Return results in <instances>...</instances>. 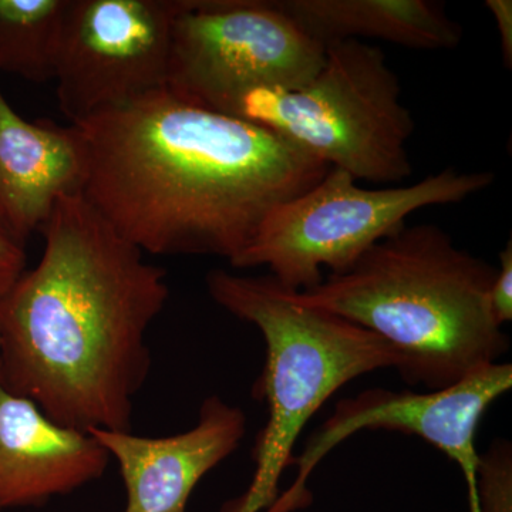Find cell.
Here are the masks:
<instances>
[{
  "label": "cell",
  "instance_id": "cell-1",
  "mask_svg": "<svg viewBox=\"0 0 512 512\" xmlns=\"http://www.w3.org/2000/svg\"><path fill=\"white\" fill-rule=\"evenodd\" d=\"M73 126L86 154L80 192L143 254L232 265L278 205L330 170L271 131L167 87Z\"/></svg>",
  "mask_w": 512,
  "mask_h": 512
},
{
  "label": "cell",
  "instance_id": "cell-2",
  "mask_svg": "<svg viewBox=\"0 0 512 512\" xmlns=\"http://www.w3.org/2000/svg\"><path fill=\"white\" fill-rule=\"evenodd\" d=\"M40 232L39 264L0 298V386L60 426L131 431L167 274L82 192L63 195Z\"/></svg>",
  "mask_w": 512,
  "mask_h": 512
},
{
  "label": "cell",
  "instance_id": "cell-3",
  "mask_svg": "<svg viewBox=\"0 0 512 512\" xmlns=\"http://www.w3.org/2000/svg\"><path fill=\"white\" fill-rule=\"evenodd\" d=\"M495 274L497 268L458 248L439 225H404L345 274H329L292 295L384 340L406 383L440 390L510 349L488 305Z\"/></svg>",
  "mask_w": 512,
  "mask_h": 512
},
{
  "label": "cell",
  "instance_id": "cell-4",
  "mask_svg": "<svg viewBox=\"0 0 512 512\" xmlns=\"http://www.w3.org/2000/svg\"><path fill=\"white\" fill-rule=\"evenodd\" d=\"M215 303L261 330L265 366L252 396L264 400L268 420L252 448L254 478L222 512L268 510L292 464L293 448L313 414L356 377L399 365L396 353L369 330L333 313L308 308L268 276L224 269L207 275Z\"/></svg>",
  "mask_w": 512,
  "mask_h": 512
},
{
  "label": "cell",
  "instance_id": "cell-5",
  "mask_svg": "<svg viewBox=\"0 0 512 512\" xmlns=\"http://www.w3.org/2000/svg\"><path fill=\"white\" fill-rule=\"evenodd\" d=\"M379 47L359 39L326 46L315 76L293 89L254 86L210 110L265 128L356 181L393 184L413 173L414 120Z\"/></svg>",
  "mask_w": 512,
  "mask_h": 512
},
{
  "label": "cell",
  "instance_id": "cell-6",
  "mask_svg": "<svg viewBox=\"0 0 512 512\" xmlns=\"http://www.w3.org/2000/svg\"><path fill=\"white\" fill-rule=\"evenodd\" d=\"M494 181L490 171L448 167L412 185L367 190L346 171L330 168L311 188L278 205L232 266H266L286 291H308L323 281V268L345 274L414 212L458 204Z\"/></svg>",
  "mask_w": 512,
  "mask_h": 512
},
{
  "label": "cell",
  "instance_id": "cell-7",
  "mask_svg": "<svg viewBox=\"0 0 512 512\" xmlns=\"http://www.w3.org/2000/svg\"><path fill=\"white\" fill-rule=\"evenodd\" d=\"M325 55L326 47L278 0H183L165 87L210 109L248 87L301 86L315 76Z\"/></svg>",
  "mask_w": 512,
  "mask_h": 512
},
{
  "label": "cell",
  "instance_id": "cell-8",
  "mask_svg": "<svg viewBox=\"0 0 512 512\" xmlns=\"http://www.w3.org/2000/svg\"><path fill=\"white\" fill-rule=\"evenodd\" d=\"M181 6L183 0H70L53 80L72 124L167 86Z\"/></svg>",
  "mask_w": 512,
  "mask_h": 512
},
{
  "label": "cell",
  "instance_id": "cell-9",
  "mask_svg": "<svg viewBox=\"0 0 512 512\" xmlns=\"http://www.w3.org/2000/svg\"><path fill=\"white\" fill-rule=\"evenodd\" d=\"M512 387L510 363H491L453 386L429 393L409 390H366L342 399L332 416L306 444L291 466L298 467L295 483L266 512H292L311 501L306 481L320 460L353 434L363 430H390L413 434L433 444L456 461L466 478L470 512L478 510L476 434L488 407Z\"/></svg>",
  "mask_w": 512,
  "mask_h": 512
},
{
  "label": "cell",
  "instance_id": "cell-10",
  "mask_svg": "<svg viewBox=\"0 0 512 512\" xmlns=\"http://www.w3.org/2000/svg\"><path fill=\"white\" fill-rule=\"evenodd\" d=\"M120 467L124 512H185L202 477L227 460L247 433V416L221 397H207L192 429L168 437L92 430Z\"/></svg>",
  "mask_w": 512,
  "mask_h": 512
},
{
  "label": "cell",
  "instance_id": "cell-11",
  "mask_svg": "<svg viewBox=\"0 0 512 512\" xmlns=\"http://www.w3.org/2000/svg\"><path fill=\"white\" fill-rule=\"evenodd\" d=\"M110 460L92 434L60 426L0 386V510L72 493L103 476Z\"/></svg>",
  "mask_w": 512,
  "mask_h": 512
},
{
  "label": "cell",
  "instance_id": "cell-12",
  "mask_svg": "<svg viewBox=\"0 0 512 512\" xmlns=\"http://www.w3.org/2000/svg\"><path fill=\"white\" fill-rule=\"evenodd\" d=\"M84 168L76 126L25 119L0 89V222L13 237L26 245L63 195L82 190Z\"/></svg>",
  "mask_w": 512,
  "mask_h": 512
},
{
  "label": "cell",
  "instance_id": "cell-13",
  "mask_svg": "<svg viewBox=\"0 0 512 512\" xmlns=\"http://www.w3.org/2000/svg\"><path fill=\"white\" fill-rule=\"evenodd\" d=\"M281 8L323 46L373 37L410 49H454L463 29L430 0H278Z\"/></svg>",
  "mask_w": 512,
  "mask_h": 512
},
{
  "label": "cell",
  "instance_id": "cell-14",
  "mask_svg": "<svg viewBox=\"0 0 512 512\" xmlns=\"http://www.w3.org/2000/svg\"><path fill=\"white\" fill-rule=\"evenodd\" d=\"M70 0H0V73L33 83L55 79Z\"/></svg>",
  "mask_w": 512,
  "mask_h": 512
},
{
  "label": "cell",
  "instance_id": "cell-15",
  "mask_svg": "<svg viewBox=\"0 0 512 512\" xmlns=\"http://www.w3.org/2000/svg\"><path fill=\"white\" fill-rule=\"evenodd\" d=\"M480 512H512V448L510 441L495 440L480 454L477 467Z\"/></svg>",
  "mask_w": 512,
  "mask_h": 512
},
{
  "label": "cell",
  "instance_id": "cell-16",
  "mask_svg": "<svg viewBox=\"0 0 512 512\" xmlns=\"http://www.w3.org/2000/svg\"><path fill=\"white\" fill-rule=\"evenodd\" d=\"M491 316L500 328L512 319V242L500 252V268L488 293Z\"/></svg>",
  "mask_w": 512,
  "mask_h": 512
},
{
  "label": "cell",
  "instance_id": "cell-17",
  "mask_svg": "<svg viewBox=\"0 0 512 512\" xmlns=\"http://www.w3.org/2000/svg\"><path fill=\"white\" fill-rule=\"evenodd\" d=\"M26 245L19 242L0 222V298L26 271Z\"/></svg>",
  "mask_w": 512,
  "mask_h": 512
},
{
  "label": "cell",
  "instance_id": "cell-18",
  "mask_svg": "<svg viewBox=\"0 0 512 512\" xmlns=\"http://www.w3.org/2000/svg\"><path fill=\"white\" fill-rule=\"evenodd\" d=\"M485 8L490 10L498 35H500L503 60L507 67L512 66V2L511 0H487Z\"/></svg>",
  "mask_w": 512,
  "mask_h": 512
}]
</instances>
